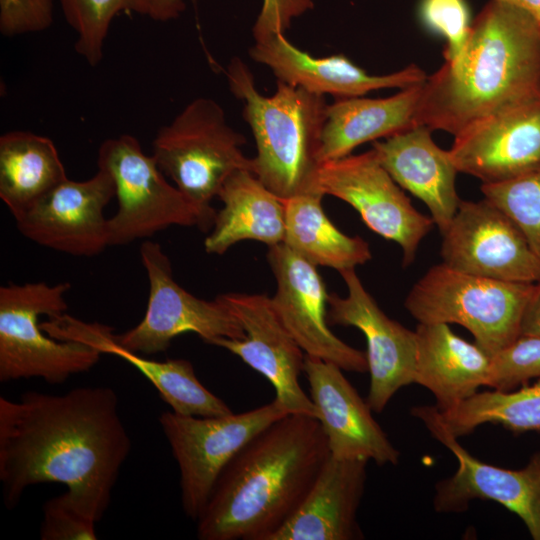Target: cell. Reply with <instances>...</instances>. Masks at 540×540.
<instances>
[{"mask_svg": "<svg viewBox=\"0 0 540 540\" xmlns=\"http://www.w3.org/2000/svg\"><path fill=\"white\" fill-rule=\"evenodd\" d=\"M131 446L110 387L0 397V481L9 509L29 486L56 482L78 511L99 522Z\"/></svg>", "mask_w": 540, "mask_h": 540, "instance_id": "cell-1", "label": "cell"}, {"mask_svg": "<svg viewBox=\"0 0 540 540\" xmlns=\"http://www.w3.org/2000/svg\"><path fill=\"white\" fill-rule=\"evenodd\" d=\"M330 457L317 418L287 414L220 474L196 520L200 540H269L296 511Z\"/></svg>", "mask_w": 540, "mask_h": 540, "instance_id": "cell-2", "label": "cell"}, {"mask_svg": "<svg viewBox=\"0 0 540 540\" xmlns=\"http://www.w3.org/2000/svg\"><path fill=\"white\" fill-rule=\"evenodd\" d=\"M540 99V24L490 0L471 24L466 46L422 87L415 124L454 137L512 106Z\"/></svg>", "mask_w": 540, "mask_h": 540, "instance_id": "cell-3", "label": "cell"}, {"mask_svg": "<svg viewBox=\"0 0 540 540\" xmlns=\"http://www.w3.org/2000/svg\"><path fill=\"white\" fill-rule=\"evenodd\" d=\"M226 78L232 94L244 104L243 118L255 138L253 173L283 200L318 191L319 152L328 109L324 96L277 80L275 93L266 97L239 58L230 61Z\"/></svg>", "mask_w": 540, "mask_h": 540, "instance_id": "cell-4", "label": "cell"}, {"mask_svg": "<svg viewBox=\"0 0 540 540\" xmlns=\"http://www.w3.org/2000/svg\"><path fill=\"white\" fill-rule=\"evenodd\" d=\"M245 143L227 123L222 107L205 97L192 100L158 130L152 156L196 209L201 229L213 226L211 201L228 177L241 169L253 172V158L241 150Z\"/></svg>", "mask_w": 540, "mask_h": 540, "instance_id": "cell-5", "label": "cell"}, {"mask_svg": "<svg viewBox=\"0 0 540 540\" xmlns=\"http://www.w3.org/2000/svg\"><path fill=\"white\" fill-rule=\"evenodd\" d=\"M69 282L9 283L0 287V381L41 378L61 384L93 368L101 352L79 341L58 340L39 323L66 313Z\"/></svg>", "mask_w": 540, "mask_h": 540, "instance_id": "cell-6", "label": "cell"}, {"mask_svg": "<svg viewBox=\"0 0 540 540\" xmlns=\"http://www.w3.org/2000/svg\"><path fill=\"white\" fill-rule=\"evenodd\" d=\"M534 284L476 276L440 263L413 285L404 305L419 323L463 326L494 356L520 336Z\"/></svg>", "mask_w": 540, "mask_h": 540, "instance_id": "cell-7", "label": "cell"}, {"mask_svg": "<svg viewBox=\"0 0 540 540\" xmlns=\"http://www.w3.org/2000/svg\"><path fill=\"white\" fill-rule=\"evenodd\" d=\"M98 168L114 180L117 212L108 218L109 246L152 237L170 226H198L196 209L167 182L154 157L129 134L109 138L98 149Z\"/></svg>", "mask_w": 540, "mask_h": 540, "instance_id": "cell-8", "label": "cell"}, {"mask_svg": "<svg viewBox=\"0 0 540 540\" xmlns=\"http://www.w3.org/2000/svg\"><path fill=\"white\" fill-rule=\"evenodd\" d=\"M289 414L272 402L238 414L198 417L171 411L159 417L180 474L181 505L196 521L222 471L264 428Z\"/></svg>", "mask_w": 540, "mask_h": 540, "instance_id": "cell-9", "label": "cell"}, {"mask_svg": "<svg viewBox=\"0 0 540 540\" xmlns=\"http://www.w3.org/2000/svg\"><path fill=\"white\" fill-rule=\"evenodd\" d=\"M139 254L149 283L147 308L136 326L113 334L120 346L153 355L165 352L185 332L196 333L205 343L218 337H245L240 321L220 298H197L175 281L171 261L159 243L145 240Z\"/></svg>", "mask_w": 540, "mask_h": 540, "instance_id": "cell-10", "label": "cell"}, {"mask_svg": "<svg viewBox=\"0 0 540 540\" xmlns=\"http://www.w3.org/2000/svg\"><path fill=\"white\" fill-rule=\"evenodd\" d=\"M411 413L458 461L456 472L436 484L437 512H464L472 500H492L515 513L531 537L540 540V451L522 469L497 467L478 460L460 445L436 405L416 406Z\"/></svg>", "mask_w": 540, "mask_h": 540, "instance_id": "cell-11", "label": "cell"}, {"mask_svg": "<svg viewBox=\"0 0 540 540\" xmlns=\"http://www.w3.org/2000/svg\"><path fill=\"white\" fill-rule=\"evenodd\" d=\"M316 189L345 201L373 232L397 243L404 266L414 261L420 242L434 225L412 205L373 149L323 162Z\"/></svg>", "mask_w": 540, "mask_h": 540, "instance_id": "cell-12", "label": "cell"}, {"mask_svg": "<svg viewBox=\"0 0 540 540\" xmlns=\"http://www.w3.org/2000/svg\"><path fill=\"white\" fill-rule=\"evenodd\" d=\"M442 236V263L453 269L515 283L540 279V258L514 222L485 198L461 200Z\"/></svg>", "mask_w": 540, "mask_h": 540, "instance_id": "cell-13", "label": "cell"}, {"mask_svg": "<svg viewBox=\"0 0 540 540\" xmlns=\"http://www.w3.org/2000/svg\"><path fill=\"white\" fill-rule=\"evenodd\" d=\"M267 258L277 283L273 308L304 353L345 371H368L366 353L339 339L328 326L329 293L317 266L285 243L270 246Z\"/></svg>", "mask_w": 540, "mask_h": 540, "instance_id": "cell-14", "label": "cell"}, {"mask_svg": "<svg viewBox=\"0 0 540 540\" xmlns=\"http://www.w3.org/2000/svg\"><path fill=\"white\" fill-rule=\"evenodd\" d=\"M217 297L240 321L245 337H218L207 344L228 350L264 376L275 390V400L289 414L317 418V410L299 382L305 353L278 318L271 297L232 292Z\"/></svg>", "mask_w": 540, "mask_h": 540, "instance_id": "cell-15", "label": "cell"}, {"mask_svg": "<svg viewBox=\"0 0 540 540\" xmlns=\"http://www.w3.org/2000/svg\"><path fill=\"white\" fill-rule=\"evenodd\" d=\"M340 274L347 295L329 294L327 321L330 325L352 326L363 333L370 373L366 401L372 411L380 413L400 388L414 383L416 334L380 309L355 269Z\"/></svg>", "mask_w": 540, "mask_h": 540, "instance_id": "cell-16", "label": "cell"}, {"mask_svg": "<svg viewBox=\"0 0 540 540\" xmlns=\"http://www.w3.org/2000/svg\"><path fill=\"white\" fill-rule=\"evenodd\" d=\"M111 175L98 168L84 181L67 178L16 220L27 239L73 256L92 257L109 246L104 209L115 197Z\"/></svg>", "mask_w": 540, "mask_h": 540, "instance_id": "cell-17", "label": "cell"}, {"mask_svg": "<svg viewBox=\"0 0 540 540\" xmlns=\"http://www.w3.org/2000/svg\"><path fill=\"white\" fill-rule=\"evenodd\" d=\"M303 372L331 457L398 464L400 452L339 366L305 354Z\"/></svg>", "mask_w": 540, "mask_h": 540, "instance_id": "cell-18", "label": "cell"}, {"mask_svg": "<svg viewBox=\"0 0 540 540\" xmlns=\"http://www.w3.org/2000/svg\"><path fill=\"white\" fill-rule=\"evenodd\" d=\"M459 173L482 183L540 167V99L500 111L454 137L448 150Z\"/></svg>", "mask_w": 540, "mask_h": 540, "instance_id": "cell-19", "label": "cell"}, {"mask_svg": "<svg viewBox=\"0 0 540 540\" xmlns=\"http://www.w3.org/2000/svg\"><path fill=\"white\" fill-rule=\"evenodd\" d=\"M249 55L269 67L278 81L340 99L378 89H404L422 84L427 78L415 64L387 75H370L343 54L315 58L291 44L282 33L257 41Z\"/></svg>", "mask_w": 540, "mask_h": 540, "instance_id": "cell-20", "label": "cell"}, {"mask_svg": "<svg viewBox=\"0 0 540 540\" xmlns=\"http://www.w3.org/2000/svg\"><path fill=\"white\" fill-rule=\"evenodd\" d=\"M43 330L58 340L86 343L102 354L118 356L134 366L158 391L173 412L198 417L233 413L218 396L197 378L192 363L186 359L150 360L129 351L113 338V329L100 323H87L66 313L42 322Z\"/></svg>", "mask_w": 540, "mask_h": 540, "instance_id": "cell-21", "label": "cell"}, {"mask_svg": "<svg viewBox=\"0 0 540 540\" xmlns=\"http://www.w3.org/2000/svg\"><path fill=\"white\" fill-rule=\"evenodd\" d=\"M431 129L416 125L374 141L372 149L393 180L421 200L441 234L460 205L456 190L459 173L448 150L434 142Z\"/></svg>", "mask_w": 540, "mask_h": 540, "instance_id": "cell-22", "label": "cell"}, {"mask_svg": "<svg viewBox=\"0 0 540 540\" xmlns=\"http://www.w3.org/2000/svg\"><path fill=\"white\" fill-rule=\"evenodd\" d=\"M368 461L329 457L292 516L269 540H356Z\"/></svg>", "mask_w": 540, "mask_h": 540, "instance_id": "cell-23", "label": "cell"}, {"mask_svg": "<svg viewBox=\"0 0 540 540\" xmlns=\"http://www.w3.org/2000/svg\"><path fill=\"white\" fill-rule=\"evenodd\" d=\"M414 383L427 388L440 411L487 386L492 356L456 335L445 323H419L416 330Z\"/></svg>", "mask_w": 540, "mask_h": 540, "instance_id": "cell-24", "label": "cell"}, {"mask_svg": "<svg viewBox=\"0 0 540 540\" xmlns=\"http://www.w3.org/2000/svg\"><path fill=\"white\" fill-rule=\"evenodd\" d=\"M217 197L223 208L216 212L213 229L204 241L208 254L222 255L243 240H256L268 247L283 243L285 201L252 171H235L224 182Z\"/></svg>", "mask_w": 540, "mask_h": 540, "instance_id": "cell-25", "label": "cell"}, {"mask_svg": "<svg viewBox=\"0 0 540 540\" xmlns=\"http://www.w3.org/2000/svg\"><path fill=\"white\" fill-rule=\"evenodd\" d=\"M422 87L423 83L386 98H343L328 105L319 152L321 164L350 155L363 143L416 126Z\"/></svg>", "mask_w": 540, "mask_h": 540, "instance_id": "cell-26", "label": "cell"}, {"mask_svg": "<svg viewBox=\"0 0 540 540\" xmlns=\"http://www.w3.org/2000/svg\"><path fill=\"white\" fill-rule=\"evenodd\" d=\"M56 146L30 131L0 137V199L15 220L67 179Z\"/></svg>", "mask_w": 540, "mask_h": 540, "instance_id": "cell-27", "label": "cell"}, {"mask_svg": "<svg viewBox=\"0 0 540 540\" xmlns=\"http://www.w3.org/2000/svg\"><path fill=\"white\" fill-rule=\"evenodd\" d=\"M323 196L311 191L284 200L283 243L314 265L339 272L365 264L372 257L368 243L359 236L344 234L331 222L321 205Z\"/></svg>", "mask_w": 540, "mask_h": 540, "instance_id": "cell-28", "label": "cell"}, {"mask_svg": "<svg viewBox=\"0 0 540 540\" xmlns=\"http://www.w3.org/2000/svg\"><path fill=\"white\" fill-rule=\"evenodd\" d=\"M440 413L457 438L486 423L515 433L540 431V378L517 391L477 392Z\"/></svg>", "mask_w": 540, "mask_h": 540, "instance_id": "cell-29", "label": "cell"}, {"mask_svg": "<svg viewBox=\"0 0 540 540\" xmlns=\"http://www.w3.org/2000/svg\"><path fill=\"white\" fill-rule=\"evenodd\" d=\"M66 22L77 35L75 50L90 66L103 59L110 26L123 12L146 13V0H59Z\"/></svg>", "mask_w": 540, "mask_h": 540, "instance_id": "cell-30", "label": "cell"}, {"mask_svg": "<svg viewBox=\"0 0 540 540\" xmlns=\"http://www.w3.org/2000/svg\"><path fill=\"white\" fill-rule=\"evenodd\" d=\"M484 198L519 228L540 258V167L497 183H482Z\"/></svg>", "mask_w": 540, "mask_h": 540, "instance_id": "cell-31", "label": "cell"}, {"mask_svg": "<svg viewBox=\"0 0 540 540\" xmlns=\"http://www.w3.org/2000/svg\"><path fill=\"white\" fill-rule=\"evenodd\" d=\"M313 6L314 0H263L252 28L255 41L275 34H284L294 18ZM184 9V0H146L145 16L155 21H168L177 18Z\"/></svg>", "mask_w": 540, "mask_h": 540, "instance_id": "cell-32", "label": "cell"}, {"mask_svg": "<svg viewBox=\"0 0 540 540\" xmlns=\"http://www.w3.org/2000/svg\"><path fill=\"white\" fill-rule=\"evenodd\" d=\"M419 16L423 25L446 40L445 62H454L468 41L471 24L466 0H421Z\"/></svg>", "mask_w": 540, "mask_h": 540, "instance_id": "cell-33", "label": "cell"}, {"mask_svg": "<svg viewBox=\"0 0 540 540\" xmlns=\"http://www.w3.org/2000/svg\"><path fill=\"white\" fill-rule=\"evenodd\" d=\"M534 378H540V337L520 335L492 356L487 386L510 391Z\"/></svg>", "mask_w": 540, "mask_h": 540, "instance_id": "cell-34", "label": "cell"}, {"mask_svg": "<svg viewBox=\"0 0 540 540\" xmlns=\"http://www.w3.org/2000/svg\"><path fill=\"white\" fill-rule=\"evenodd\" d=\"M96 522L78 511L66 493L47 500L43 505L40 528L42 540H95Z\"/></svg>", "mask_w": 540, "mask_h": 540, "instance_id": "cell-35", "label": "cell"}, {"mask_svg": "<svg viewBox=\"0 0 540 540\" xmlns=\"http://www.w3.org/2000/svg\"><path fill=\"white\" fill-rule=\"evenodd\" d=\"M53 20V0H0V32L5 37L44 31Z\"/></svg>", "mask_w": 540, "mask_h": 540, "instance_id": "cell-36", "label": "cell"}, {"mask_svg": "<svg viewBox=\"0 0 540 540\" xmlns=\"http://www.w3.org/2000/svg\"><path fill=\"white\" fill-rule=\"evenodd\" d=\"M520 335L540 337V279L534 284L525 307Z\"/></svg>", "mask_w": 540, "mask_h": 540, "instance_id": "cell-37", "label": "cell"}, {"mask_svg": "<svg viewBox=\"0 0 540 540\" xmlns=\"http://www.w3.org/2000/svg\"><path fill=\"white\" fill-rule=\"evenodd\" d=\"M514 6L532 16L540 24V0H496Z\"/></svg>", "mask_w": 540, "mask_h": 540, "instance_id": "cell-38", "label": "cell"}]
</instances>
